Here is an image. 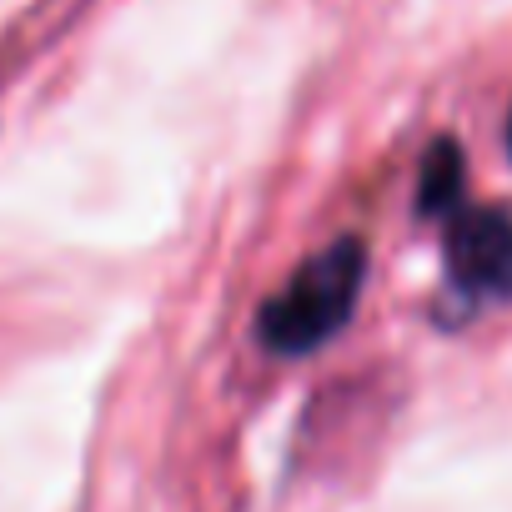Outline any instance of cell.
<instances>
[{
    "instance_id": "1",
    "label": "cell",
    "mask_w": 512,
    "mask_h": 512,
    "mask_svg": "<svg viewBox=\"0 0 512 512\" xmlns=\"http://www.w3.org/2000/svg\"><path fill=\"white\" fill-rule=\"evenodd\" d=\"M362 272H367V251L362 241L342 236L327 251H317L312 262H302V272L262 307V342L282 357H302L312 347H322L327 337H337L357 307L362 292Z\"/></svg>"
},
{
    "instance_id": "2",
    "label": "cell",
    "mask_w": 512,
    "mask_h": 512,
    "mask_svg": "<svg viewBox=\"0 0 512 512\" xmlns=\"http://www.w3.org/2000/svg\"><path fill=\"white\" fill-rule=\"evenodd\" d=\"M447 267L472 297H512V216L462 211L447 236Z\"/></svg>"
},
{
    "instance_id": "3",
    "label": "cell",
    "mask_w": 512,
    "mask_h": 512,
    "mask_svg": "<svg viewBox=\"0 0 512 512\" xmlns=\"http://www.w3.org/2000/svg\"><path fill=\"white\" fill-rule=\"evenodd\" d=\"M457 186H462V156L452 141L432 146L427 156V171H422V211H442L457 201Z\"/></svg>"
}]
</instances>
